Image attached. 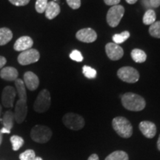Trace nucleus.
Listing matches in <instances>:
<instances>
[{
	"label": "nucleus",
	"mask_w": 160,
	"mask_h": 160,
	"mask_svg": "<svg viewBox=\"0 0 160 160\" xmlns=\"http://www.w3.org/2000/svg\"><path fill=\"white\" fill-rule=\"evenodd\" d=\"M51 98L50 92L47 89H43L39 92L34 104H33V109L37 113H45L51 107Z\"/></svg>",
	"instance_id": "4"
},
{
	"label": "nucleus",
	"mask_w": 160,
	"mask_h": 160,
	"mask_svg": "<svg viewBox=\"0 0 160 160\" xmlns=\"http://www.w3.org/2000/svg\"><path fill=\"white\" fill-rule=\"evenodd\" d=\"M149 5L153 8H157L160 6V0H149Z\"/></svg>",
	"instance_id": "34"
},
{
	"label": "nucleus",
	"mask_w": 160,
	"mask_h": 160,
	"mask_svg": "<svg viewBox=\"0 0 160 160\" xmlns=\"http://www.w3.org/2000/svg\"><path fill=\"white\" fill-rule=\"evenodd\" d=\"M2 105H0V117H1V113H2Z\"/></svg>",
	"instance_id": "42"
},
{
	"label": "nucleus",
	"mask_w": 160,
	"mask_h": 160,
	"mask_svg": "<svg viewBox=\"0 0 160 160\" xmlns=\"http://www.w3.org/2000/svg\"><path fill=\"white\" fill-rule=\"evenodd\" d=\"M105 52L108 57L113 61H117L124 55L122 48L113 42H109L105 45Z\"/></svg>",
	"instance_id": "11"
},
{
	"label": "nucleus",
	"mask_w": 160,
	"mask_h": 160,
	"mask_svg": "<svg viewBox=\"0 0 160 160\" xmlns=\"http://www.w3.org/2000/svg\"><path fill=\"white\" fill-rule=\"evenodd\" d=\"M131 57L133 61L137 63H143L147 59V55L142 50L138 48L133 49L131 53Z\"/></svg>",
	"instance_id": "21"
},
{
	"label": "nucleus",
	"mask_w": 160,
	"mask_h": 160,
	"mask_svg": "<svg viewBox=\"0 0 160 160\" xmlns=\"http://www.w3.org/2000/svg\"><path fill=\"white\" fill-rule=\"evenodd\" d=\"M60 11H61V10H60L59 4L53 1L49 2H48L45 11V17L50 20L53 19L59 14Z\"/></svg>",
	"instance_id": "17"
},
{
	"label": "nucleus",
	"mask_w": 160,
	"mask_h": 160,
	"mask_svg": "<svg viewBox=\"0 0 160 160\" xmlns=\"http://www.w3.org/2000/svg\"><path fill=\"white\" fill-rule=\"evenodd\" d=\"M34 160H43L42 159L41 157H36V158H35V159Z\"/></svg>",
	"instance_id": "41"
},
{
	"label": "nucleus",
	"mask_w": 160,
	"mask_h": 160,
	"mask_svg": "<svg viewBox=\"0 0 160 160\" xmlns=\"http://www.w3.org/2000/svg\"><path fill=\"white\" fill-rule=\"evenodd\" d=\"M7 63V59L5 57H2V56H0V69L3 68L4 66L6 65Z\"/></svg>",
	"instance_id": "35"
},
{
	"label": "nucleus",
	"mask_w": 160,
	"mask_h": 160,
	"mask_svg": "<svg viewBox=\"0 0 160 160\" xmlns=\"http://www.w3.org/2000/svg\"><path fill=\"white\" fill-rule=\"evenodd\" d=\"M13 38V33L8 28H0V46L5 45L11 41Z\"/></svg>",
	"instance_id": "18"
},
{
	"label": "nucleus",
	"mask_w": 160,
	"mask_h": 160,
	"mask_svg": "<svg viewBox=\"0 0 160 160\" xmlns=\"http://www.w3.org/2000/svg\"><path fill=\"white\" fill-rule=\"evenodd\" d=\"M33 45V41L30 37L23 36L19 38L13 45V49L16 51H25L31 49Z\"/></svg>",
	"instance_id": "15"
},
{
	"label": "nucleus",
	"mask_w": 160,
	"mask_h": 160,
	"mask_svg": "<svg viewBox=\"0 0 160 160\" xmlns=\"http://www.w3.org/2000/svg\"><path fill=\"white\" fill-rule=\"evenodd\" d=\"M68 5L73 10L79 9L81 6V0H66Z\"/></svg>",
	"instance_id": "31"
},
{
	"label": "nucleus",
	"mask_w": 160,
	"mask_h": 160,
	"mask_svg": "<svg viewBox=\"0 0 160 160\" xmlns=\"http://www.w3.org/2000/svg\"><path fill=\"white\" fill-rule=\"evenodd\" d=\"M62 122L65 127L73 131H79L82 129L85 125L84 118L74 113H68L64 115Z\"/></svg>",
	"instance_id": "5"
},
{
	"label": "nucleus",
	"mask_w": 160,
	"mask_h": 160,
	"mask_svg": "<svg viewBox=\"0 0 160 160\" xmlns=\"http://www.w3.org/2000/svg\"><path fill=\"white\" fill-rule=\"evenodd\" d=\"M82 73L85 75V77H87L88 79H95L97 74V72L94 68L88 65L83 66Z\"/></svg>",
	"instance_id": "27"
},
{
	"label": "nucleus",
	"mask_w": 160,
	"mask_h": 160,
	"mask_svg": "<svg viewBox=\"0 0 160 160\" xmlns=\"http://www.w3.org/2000/svg\"><path fill=\"white\" fill-rule=\"evenodd\" d=\"M112 126L116 133L125 139L130 138L133 134V127L131 123L125 117H115L112 121Z\"/></svg>",
	"instance_id": "2"
},
{
	"label": "nucleus",
	"mask_w": 160,
	"mask_h": 160,
	"mask_svg": "<svg viewBox=\"0 0 160 160\" xmlns=\"http://www.w3.org/2000/svg\"><path fill=\"white\" fill-rule=\"evenodd\" d=\"M70 58L72 60L75 62H82L83 60V56L81 53V52L77 51V50H74L70 53Z\"/></svg>",
	"instance_id": "30"
},
{
	"label": "nucleus",
	"mask_w": 160,
	"mask_h": 160,
	"mask_svg": "<svg viewBox=\"0 0 160 160\" xmlns=\"http://www.w3.org/2000/svg\"><path fill=\"white\" fill-rule=\"evenodd\" d=\"M17 96V91L11 86H6L2 93V103L5 108H12Z\"/></svg>",
	"instance_id": "12"
},
{
	"label": "nucleus",
	"mask_w": 160,
	"mask_h": 160,
	"mask_svg": "<svg viewBox=\"0 0 160 160\" xmlns=\"http://www.w3.org/2000/svg\"><path fill=\"white\" fill-rule=\"evenodd\" d=\"M18 71L13 67H5L0 71V77L6 81H15L18 79Z\"/></svg>",
	"instance_id": "16"
},
{
	"label": "nucleus",
	"mask_w": 160,
	"mask_h": 160,
	"mask_svg": "<svg viewBox=\"0 0 160 160\" xmlns=\"http://www.w3.org/2000/svg\"><path fill=\"white\" fill-rule=\"evenodd\" d=\"M14 118L18 124L22 123L25 121L28 113L27 100L19 99L15 106Z\"/></svg>",
	"instance_id": "9"
},
{
	"label": "nucleus",
	"mask_w": 160,
	"mask_h": 160,
	"mask_svg": "<svg viewBox=\"0 0 160 160\" xmlns=\"http://www.w3.org/2000/svg\"><path fill=\"white\" fill-rule=\"evenodd\" d=\"M117 76L122 81L127 83H135L139 79V73L137 70L129 66L118 70Z\"/></svg>",
	"instance_id": "7"
},
{
	"label": "nucleus",
	"mask_w": 160,
	"mask_h": 160,
	"mask_svg": "<svg viewBox=\"0 0 160 160\" xmlns=\"http://www.w3.org/2000/svg\"><path fill=\"white\" fill-rule=\"evenodd\" d=\"M12 5L15 6H25L29 3L30 0H9Z\"/></svg>",
	"instance_id": "32"
},
{
	"label": "nucleus",
	"mask_w": 160,
	"mask_h": 160,
	"mask_svg": "<svg viewBox=\"0 0 160 160\" xmlns=\"http://www.w3.org/2000/svg\"><path fill=\"white\" fill-rule=\"evenodd\" d=\"M130 37V33L128 31H125L122 32L121 33H119V34H115L113 36V40L115 44H122L124 42H125L128 38Z\"/></svg>",
	"instance_id": "26"
},
{
	"label": "nucleus",
	"mask_w": 160,
	"mask_h": 160,
	"mask_svg": "<svg viewBox=\"0 0 160 160\" xmlns=\"http://www.w3.org/2000/svg\"><path fill=\"white\" fill-rule=\"evenodd\" d=\"M24 83L29 91H33L39 85V77L32 71H27L24 74Z\"/></svg>",
	"instance_id": "13"
},
{
	"label": "nucleus",
	"mask_w": 160,
	"mask_h": 160,
	"mask_svg": "<svg viewBox=\"0 0 160 160\" xmlns=\"http://www.w3.org/2000/svg\"><path fill=\"white\" fill-rule=\"evenodd\" d=\"M2 142V133L1 131H0V145H1Z\"/></svg>",
	"instance_id": "40"
},
{
	"label": "nucleus",
	"mask_w": 160,
	"mask_h": 160,
	"mask_svg": "<svg viewBox=\"0 0 160 160\" xmlns=\"http://www.w3.org/2000/svg\"><path fill=\"white\" fill-rule=\"evenodd\" d=\"M129 157L128 153L122 151H117L111 153L105 160H128Z\"/></svg>",
	"instance_id": "22"
},
{
	"label": "nucleus",
	"mask_w": 160,
	"mask_h": 160,
	"mask_svg": "<svg viewBox=\"0 0 160 160\" xmlns=\"http://www.w3.org/2000/svg\"><path fill=\"white\" fill-rule=\"evenodd\" d=\"M14 113L11 111H6L4 114L2 121V124L4 125V128H7L9 131L13 128V122H14Z\"/></svg>",
	"instance_id": "19"
},
{
	"label": "nucleus",
	"mask_w": 160,
	"mask_h": 160,
	"mask_svg": "<svg viewBox=\"0 0 160 160\" xmlns=\"http://www.w3.org/2000/svg\"><path fill=\"white\" fill-rule=\"evenodd\" d=\"M125 13V8L121 5L112 6L108 10L106 16L107 22L111 28H116L122 19Z\"/></svg>",
	"instance_id": "6"
},
{
	"label": "nucleus",
	"mask_w": 160,
	"mask_h": 160,
	"mask_svg": "<svg viewBox=\"0 0 160 160\" xmlns=\"http://www.w3.org/2000/svg\"><path fill=\"white\" fill-rule=\"evenodd\" d=\"M140 131L146 138L152 139L157 133V127L153 122L150 121H142L139 125Z\"/></svg>",
	"instance_id": "14"
},
{
	"label": "nucleus",
	"mask_w": 160,
	"mask_h": 160,
	"mask_svg": "<svg viewBox=\"0 0 160 160\" xmlns=\"http://www.w3.org/2000/svg\"><path fill=\"white\" fill-rule=\"evenodd\" d=\"M121 101L123 107L131 111H141L146 106L145 100L142 97L130 92L122 96Z\"/></svg>",
	"instance_id": "1"
},
{
	"label": "nucleus",
	"mask_w": 160,
	"mask_h": 160,
	"mask_svg": "<svg viewBox=\"0 0 160 160\" xmlns=\"http://www.w3.org/2000/svg\"><path fill=\"white\" fill-rule=\"evenodd\" d=\"M156 19H157V16H156L155 11L152 9H148L143 16L142 22L146 25H151L155 22Z\"/></svg>",
	"instance_id": "23"
},
{
	"label": "nucleus",
	"mask_w": 160,
	"mask_h": 160,
	"mask_svg": "<svg viewBox=\"0 0 160 160\" xmlns=\"http://www.w3.org/2000/svg\"><path fill=\"white\" fill-rule=\"evenodd\" d=\"M149 33L151 37L160 39V21L155 22L150 25Z\"/></svg>",
	"instance_id": "25"
},
{
	"label": "nucleus",
	"mask_w": 160,
	"mask_h": 160,
	"mask_svg": "<svg viewBox=\"0 0 160 160\" xmlns=\"http://www.w3.org/2000/svg\"><path fill=\"white\" fill-rule=\"evenodd\" d=\"M157 148H158V150H159V151H160V135H159V139H158V140H157Z\"/></svg>",
	"instance_id": "39"
},
{
	"label": "nucleus",
	"mask_w": 160,
	"mask_h": 160,
	"mask_svg": "<svg viewBox=\"0 0 160 160\" xmlns=\"http://www.w3.org/2000/svg\"><path fill=\"white\" fill-rule=\"evenodd\" d=\"M40 59L39 52L36 49H28L22 51L18 56L17 61L21 65H28L38 62Z\"/></svg>",
	"instance_id": "8"
},
{
	"label": "nucleus",
	"mask_w": 160,
	"mask_h": 160,
	"mask_svg": "<svg viewBox=\"0 0 160 160\" xmlns=\"http://www.w3.org/2000/svg\"><path fill=\"white\" fill-rule=\"evenodd\" d=\"M48 0H37L35 4V8L37 13H42L45 11L48 5Z\"/></svg>",
	"instance_id": "29"
},
{
	"label": "nucleus",
	"mask_w": 160,
	"mask_h": 160,
	"mask_svg": "<svg viewBox=\"0 0 160 160\" xmlns=\"http://www.w3.org/2000/svg\"><path fill=\"white\" fill-rule=\"evenodd\" d=\"M0 131H1L2 133H11V131H9V130H8L7 128H2L1 130H0Z\"/></svg>",
	"instance_id": "37"
},
{
	"label": "nucleus",
	"mask_w": 160,
	"mask_h": 160,
	"mask_svg": "<svg viewBox=\"0 0 160 160\" xmlns=\"http://www.w3.org/2000/svg\"><path fill=\"white\" fill-rule=\"evenodd\" d=\"M76 37L80 42L85 43H91L97 39V33L94 30L91 28L79 30L76 33Z\"/></svg>",
	"instance_id": "10"
},
{
	"label": "nucleus",
	"mask_w": 160,
	"mask_h": 160,
	"mask_svg": "<svg viewBox=\"0 0 160 160\" xmlns=\"http://www.w3.org/2000/svg\"><path fill=\"white\" fill-rule=\"evenodd\" d=\"M10 140H11V142L12 144V148H13V151H14L19 150L25 143L23 138L17 135L12 136Z\"/></svg>",
	"instance_id": "24"
},
{
	"label": "nucleus",
	"mask_w": 160,
	"mask_h": 160,
	"mask_svg": "<svg viewBox=\"0 0 160 160\" xmlns=\"http://www.w3.org/2000/svg\"><path fill=\"white\" fill-rule=\"evenodd\" d=\"M52 131L47 126L37 125H35L31 131V137L37 143L44 144L48 142L51 139Z\"/></svg>",
	"instance_id": "3"
},
{
	"label": "nucleus",
	"mask_w": 160,
	"mask_h": 160,
	"mask_svg": "<svg viewBox=\"0 0 160 160\" xmlns=\"http://www.w3.org/2000/svg\"><path fill=\"white\" fill-rule=\"evenodd\" d=\"M15 86L17 88L19 99L27 100V93H26L25 85L23 80L21 79H17L15 80Z\"/></svg>",
	"instance_id": "20"
},
{
	"label": "nucleus",
	"mask_w": 160,
	"mask_h": 160,
	"mask_svg": "<svg viewBox=\"0 0 160 160\" xmlns=\"http://www.w3.org/2000/svg\"><path fill=\"white\" fill-rule=\"evenodd\" d=\"M120 1L121 0H104L106 5L109 6H114L119 5V3H120Z\"/></svg>",
	"instance_id": "33"
},
{
	"label": "nucleus",
	"mask_w": 160,
	"mask_h": 160,
	"mask_svg": "<svg viewBox=\"0 0 160 160\" xmlns=\"http://www.w3.org/2000/svg\"><path fill=\"white\" fill-rule=\"evenodd\" d=\"M36 158V153L33 150H26L23 153L19 155L20 160H34Z\"/></svg>",
	"instance_id": "28"
},
{
	"label": "nucleus",
	"mask_w": 160,
	"mask_h": 160,
	"mask_svg": "<svg viewBox=\"0 0 160 160\" xmlns=\"http://www.w3.org/2000/svg\"><path fill=\"white\" fill-rule=\"evenodd\" d=\"M126 2H127V3L130 4V5H133V4H135L138 0H125Z\"/></svg>",
	"instance_id": "38"
},
{
	"label": "nucleus",
	"mask_w": 160,
	"mask_h": 160,
	"mask_svg": "<svg viewBox=\"0 0 160 160\" xmlns=\"http://www.w3.org/2000/svg\"><path fill=\"white\" fill-rule=\"evenodd\" d=\"M88 160H99V159L97 153H93V154L90 156Z\"/></svg>",
	"instance_id": "36"
}]
</instances>
